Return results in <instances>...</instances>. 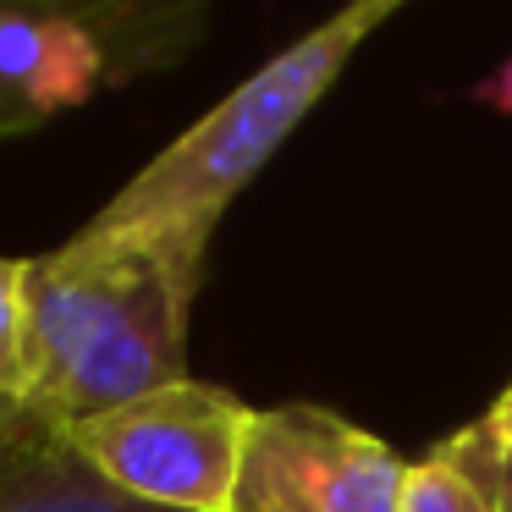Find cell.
Returning <instances> with one entry per match:
<instances>
[{"label": "cell", "instance_id": "1", "mask_svg": "<svg viewBox=\"0 0 512 512\" xmlns=\"http://www.w3.org/2000/svg\"><path fill=\"white\" fill-rule=\"evenodd\" d=\"M199 232L89 221L23 259V408L45 424L138 402L188 380V314L204 276Z\"/></svg>", "mask_w": 512, "mask_h": 512}, {"label": "cell", "instance_id": "2", "mask_svg": "<svg viewBox=\"0 0 512 512\" xmlns=\"http://www.w3.org/2000/svg\"><path fill=\"white\" fill-rule=\"evenodd\" d=\"M408 0H347L320 28L292 39L254 78H243L215 111L171 138L94 221L105 226H166L215 237L226 204L265 171V160L298 133V122L331 94L353 50Z\"/></svg>", "mask_w": 512, "mask_h": 512}, {"label": "cell", "instance_id": "3", "mask_svg": "<svg viewBox=\"0 0 512 512\" xmlns=\"http://www.w3.org/2000/svg\"><path fill=\"white\" fill-rule=\"evenodd\" d=\"M254 408L204 380H177L138 402L61 424V441L122 496L166 512H226Z\"/></svg>", "mask_w": 512, "mask_h": 512}, {"label": "cell", "instance_id": "4", "mask_svg": "<svg viewBox=\"0 0 512 512\" xmlns=\"http://www.w3.org/2000/svg\"><path fill=\"white\" fill-rule=\"evenodd\" d=\"M408 457L320 402L254 408L226 512H397Z\"/></svg>", "mask_w": 512, "mask_h": 512}, {"label": "cell", "instance_id": "5", "mask_svg": "<svg viewBox=\"0 0 512 512\" xmlns=\"http://www.w3.org/2000/svg\"><path fill=\"white\" fill-rule=\"evenodd\" d=\"M105 83L111 72L78 28L28 0H0V138L28 133Z\"/></svg>", "mask_w": 512, "mask_h": 512}, {"label": "cell", "instance_id": "6", "mask_svg": "<svg viewBox=\"0 0 512 512\" xmlns=\"http://www.w3.org/2000/svg\"><path fill=\"white\" fill-rule=\"evenodd\" d=\"M39 12L61 17L100 50L111 83L149 67H171L199 39L210 0H28Z\"/></svg>", "mask_w": 512, "mask_h": 512}, {"label": "cell", "instance_id": "7", "mask_svg": "<svg viewBox=\"0 0 512 512\" xmlns=\"http://www.w3.org/2000/svg\"><path fill=\"white\" fill-rule=\"evenodd\" d=\"M0 512H166L105 485L56 424L34 419L0 446Z\"/></svg>", "mask_w": 512, "mask_h": 512}, {"label": "cell", "instance_id": "8", "mask_svg": "<svg viewBox=\"0 0 512 512\" xmlns=\"http://www.w3.org/2000/svg\"><path fill=\"white\" fill-rule=\"evenodd\" d=\"M435 452L452 457V463L496 501V512H512V386L501 391L474 424H463L457 435H446Z\"/></svg>", "mask_w": 512, "mask_h": 512}, {"label": "cell", "instance_id": "9", "mask_svg": "<svg viewBox=\"0 0 512 512\" xmlns=\"http://www.w3.org/2000/svg\"><path fill=\"white\" fill-rule=\"evenodd\" d=\"M397 512H496V501H490L452 457L430 452V457H419V463H408Z\"/></svg>", "mask_w": 512, "mask_h": 512}, {"label": "cell", "instance_id": "10", "mask_svg": "<svg viewBox=\"0 0 512 512\" xmlns=\"http://www.w3.org/2000/svg\"><path fill=\"white\" fill-rule=\"evenodd\" d=\"M0 397H23V259H0Z\"/></svg>", "mask_w": 512, "mask_h": 512}, {"label": "cell", "instance_id": "11", "mask_svg": "<svg viewBox=\"0 0 512 512\" xmlns=\"http://www.w3.org/2000/svg\"><path fill=\"white\" fill-rule=\"evenodd\" d=\"M468 100L490 105V111H501V116H512V50H507V61H501L490 78H479L474 89H468Z\"/></svg>", "mask_w": 512, "mask_h": 512}, {"label": "cell", "instance_id": "12", "mask_svg": "<svg viewBox=\"0 0 512 512\" xmlns=\"http://www.w3.org/2000/svg\"><path fill=\"white\" fill-rule=\"evenodd\" d=\"M23 424H28V408H23V402H12V397H0V446L12 441V435L23 430Z\"/></svg>", "mask_w": 512, "mask_h": 512}]
</instances>
